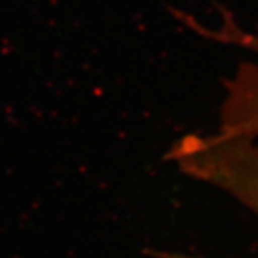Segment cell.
<instances>
[{"instance_id": "obj_1", "label": "cell", "mask_w": 258, "mask_h": 258, "mask_svg": "<svg viewBox=\"0 0 258 258\" xmlns=\"http://www.w3.org/2000/svg\"><path fill=\"white\" fill-rule=\"evenodd\" d=\"M195 31L223 44L236 45L258 56V27L244 30L232 17L223 19L219 27L209 30L195 22ZM216 133L227 137L258 140V64L244 62L226 83V95L221 104Z\"/></svg>"}]
</instances>
